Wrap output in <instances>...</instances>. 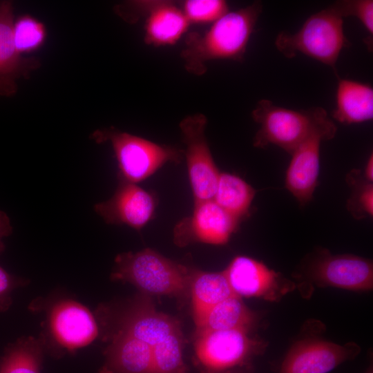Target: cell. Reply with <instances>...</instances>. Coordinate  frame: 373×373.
Instances as JSON below:
<instances>
[{
  "label": "cell",
  "instance_id": "d6a6232c",
  "mask_svg": "<svg viewBox=\"0 0 373 373\" xmlns=\"http://www.w3.org/2000/svg\"><path fill=\"white\" fill-rule=\"evenodd\" d=\"M201 373H205V372H201Z\"/></svg>",
  "mask_w": 373,
  "mask_h": 373
},
{
  "label": "cell",
  "instance_id": "484cf974",
  "mask_svg": "<svg viewBox=\"0 0 373 373\" xmlns=\"http://www.w3.org/2000/svg\"><path fill=\"white\" fill-rule=\"evenodd\" d=\"M180 5L190 24L213 23L229 12L224 0H186Z\"/></svg>",
  "mask_w": 373,
  "mask_h": 373
},
{
  "label": "cell",
  "instance_id": "d6986e66",
  "mask_svg": "<svg viewBox=\"0 0 373 373\" xmlns=\"http://www.w3.org/2000/svg\"><path fill=\"white\" fill-rule=\"evenodd\" d=\"M332 117L345 124H358L373 118V89L369 84L339 79Z\"/></svg>",
  "mask_w": 373,
  "mask_h": 373
},
{
  "label": "cell",
  "instance_id": "83f0119b",
  "mask_svg": "<svg viewBox=\"0 0 373 373\" xmlns=\"http://www.w3.org/2000/svg\"><path fill=\"white\" fill-rule=\"evenodd\" d=\"M333 4L343 18L352 16L361 21L368 34V37L365 39L364 42L369 50L372 51L373 41V1H338Z\"/></svg>",
  "mask_w": 373,
  "mask_h": 373
},
{
  "label": "cell",
  "instance_id": "9c48e42d",
  "mask_svg": "<svg viewBox=\"0 0 373 373\" xmlns=\"http://www.w3.org/2000/svg\"><path fill=\"white\" fill-rule=\"evenodd\" d=\"M360 350L354 343L339 345L321 339H304L289 349L278 373H328L354 359Z\"/></svg>",
  "mask_w": 373,
  "mask_h": 373
},
{
  "label": "cell",
  "instance_id": "6da1fadb",
  "mask_svg": "<svg viewBox=\"0 0 373 373\" xmlns=\"http://www.w3.org/2000/svg\"><path fill=\"white\" fill-rule=\"evenodd\" d=\"M262 11V3L255 1L228 12L203 33L189 32L180 52L185 70L191 75L200 76L207 72V64L209 61L242 62Z\"/></svg>",
  "mask_w": 373,
  "mask_h": 373
},
{
  "label": "cell",
  "instance_id": "5b68a950",
  "mask_svg": "<svg viewBox=\"0 0 373 373\" xmlns=\"http://www.w3.org/2000/svg\"><path fill=\"white\" fill-rule=\"evenodd\" d=\"M97 142L108 141L114 151L122 180L136 184L151 175L168 162H180L183 151L156 144L114 128L96 131Z\"/></svg>",
  "mask_w": 373,
  "mask_h": 373
},
{
  "label": "cell",
  "instance_id": "277c9868",
  "mask_svg": "<svg viewBox=\"0 0 373 373\" xmlns=\"http://www.w3.org/2000/svg\"><path fill=\"white\" fill-rule=\"evenodd\" d=\"M275 45L286 58L303 54L336 71L339 55L350 41L344 32L343 17L332 4L308 17L297 32H280Z\"/></svg>",
  "mask_w": 373,
  "mask_h": 373
},
{
  "label": "cell",
  "instance_id": "f546056e",
  "mask_svg": "<svg viewBox=\"0 0 373 373\" xmlns=\"http://www.w3.org/2000/svg\"><path fill=\"white\" fill-rule=\"evenodd\" d=\"M12 231V227L8 216L5 212L0 211V253H1L5 248L3 238L9 236Z\"/></svg>",
  "mask_w": 373,
  "mask_h": 373
},
{
  "label": "cell",
  "instance_id": "e0dca14e",
  "mask_svg": "<svg viewBox=\"0 0 373 373\" xmlns=\"http://www.w3.org/2000/svg\"><path fill=\"white\" fill-rule=\"evenodd\" d=\"M327 139L314 135L300 144L291 154L286 173V188L302 206L312 198L320 171V148Z\"/></svg>",
  "mask_w": 373,
  "mask_h": 373
},
{
  "label": "cell",
  "instance_id": "52a82bcc",
  "mask_svg": "<svg viewBox=\"0 0 373 373\" xmlns=\"http://www.w3.org/2000/svg\"><path fill=\"white\" fill-rule=\"evenodd\" d=\"M115 10L131 23L145 17L144 41L155 47L174 45L190 26L180 3L176 1H129L116 6Z\"/></svg>",
  "mask_w": 373,
  "mask_h": 373
},
{
  "label": "cell",
  "instance_id": "f1b7e54d",
  "mask_svg": "<svg viewBox=\"0 0 373 373\" xmlns=\"http://www.w3.org/2000/svg\"><path fill=\"white\" fill-rule=\"evenodd\" d=\"M19 280L0 267V305L9 298L12 290L18 285Z\"/></svg>",
  "mask_w": 373,
  "mask_h": 373
},
{
  "label": "cell",
  "instance_id": "7c38bea8",
  "mask_svg": "<svg viewBox=\"0 0 373 373\" xmlns=\"http://www.w3.org/2000/svg\"><path fill=\"white\" fill-rule=\"evenodd\" d=\"M222 271L233 292L240 297L276 301L291 287L278 273L247 256H236Z\"/></svg>",
  "mask_w": 373,
  "mask_h": 373
},
{
  "label": "cell",
  "instance_id": "7a4b0ae2",
  "mask_svg": "<svg viewBox=\"0 0 373 373\" xmlns=\"http://www.w3.org/2000/svg\"><path fill=\"white\" fill-rule=\"evenodd\" d=\"M260 127L253 140L254 146L274 144L291 154L303 142L314 135L332 140L337 128L322 107L293 110L276 106L270 100H260L251 113Z\"/></svg>",
  "mask_w": 373,
  "mask_h": 373
},
{
  "label": "cell",
  "instance_id": "d4e9b609",
  "mask_svg": "<svg viewBox=\"0 0 373 373\" xmlns=\"http://www.w3.org/2000/svg\"><path fill=\"white\" fill-rule=\"evenodd\" d=\"M12 35L16 49L22 55L41 48L47 32L42 22L30 15H24L14 21Z\"/></svg>",
  "mask_w": 373,
  "mask_h": 373
},
{
  "label": "cell",
  "instance_id": "7402d4cb",
  "mask_svg": "<svg viewBox=\"0 0 373 373\" xmlns=\"http://www.w3.org/2000/svg\"><path fill=\"white\" fill-rule=\"evenodd\" d=\"M255 190L240 178L220 173L213 200L231 216L239 220L249 210Z\"/></svg>",
  "mask_w": 373,
  "mask_h": 373
},
{
  "label": "cell",
  "instance_id": "cb8c5ba5",
  "mask_svg": "<svg viewBox=\"0 0 373 373\" xmlns=\"http://www.w3.org/2000/svg\"><path fill=\"white\" fill-rule=\"evenodd\" d=\"M184 339L180 329L152 347L151 373H186L183 358Z\"/></svg>",
  "mask_w": 373,
  "mask_h": 373
},
{
  "label": "cell",
  "instance_id": "4dcf8cb0",
  "mask_svg": "<svg viewBox=\"0 0 373 373\" xmlns=\"http://www.w3.org/2000/svg\"><path fill=\"white\" fill-rule=\"evenodd\" d=\"M373 155L371 153L370 155L365 167V171H364V177L365 179L369 182H372L373 180Z\"/></svg>",
  "mask_w": 373,
  "mask_h": 373
},
{
  "label": "cell",
  "instance_id": "44dd1931",
  "mask_svg": "<svg viewBox=\"0 0 373 373\" xmlns=\"http://www.w3.org/2000/svg\"><path fill=\"white\" fill-rule=\"evenodd\" d=\"M256 321V314L233 295L211 308L195 324V332L244 329L249 331Z\"/></svg>",
  "mask_w": 373,
  "mask_h": 373
},
{
  "label": "cell",
  "instance_id": "3957f363",
  "mask_svg": "<svg viewBox=\"0 0 373 373\" xmlns=\"http://www.w3.org/2000/svg\"><path fill=\"white\" fill-rule=\"evenodd\" d=\"M192 269L149 248L115 259L113 280L130 283L146 295L183 297L189 293Z\"/></svg>",
  "mask_w": 373,
  "mask_h": 373
},
{
  "label": "cell",
  "instance_id": "30bf717a",
  "mask_svg": "<svg viewBox=\"0 0 373 373\" xmlns=\"http://www.w3.org/2000/svg\"><path fill=\"white\" fill-rule=\"evenodd\" d=\"M309 274L321 287L354 291H369L373 287L372 261L352 254L331 255L324 250L312 262Z\"/></svg>",
  "mask_w": 373,
  "mask_h": 373
},
{
  "label": "cell",
  "instance_id": "8fae6325",
  "mask_svg": "<svg viewBox=\"0 0 373 373\" xmlns=\"http://www.w3.org/2000/svg\"><path fill=\"white\" fill-rule=\"evenodd\" d=\"M191 216L180 220L174 229V241L184 246L191 242L212 245L227 243L236 229L238 220L213 200L194 203Z\"/></svg>",
  "mask_w": 373,
  "mask_h": 373
},
{
  "label": "cell",
  "instance_id": "4316f807",
  "mask_svg": "<svg viewBox=\"0 0 373 373\" xmlns=\"http://www.w3.org/2000/svg\"><path fill=\"white\" fill-rule=\"evenodd\" d=\"M358 171L354 170L348 179L353 187L351 197L347 201V209L358 219L373 215V185L358 175Z\"/></svg>",
  "mask_w": 373,
  "mask_h": 373
},
{
  "label": "cell",
  "instance_id": "ba28073f",
  "mask_svg": "<svg viewBox=\"0 0 373 373\" xmlns=\"http://www.w3.org/2000/svg\"><path fill=\"white\" fill-rule=\"evenodd\" d=\"M207 124L204 114L195 113L179 124L195 203L213 200L220 175L206 139Z\"/></svg>",
  "mask_w": 373,
  "mask_h": 373
},
{
  "label": "cell",
  "instance_id": "8992f818",
  "mask_svg": "<svg viewBox=\"0 0 373 373\" xmlns=\"http://www.w3.org/2000/svg\"><path fill=\"white\" fill-rule=\"evenodd\" d=\"M264 348L244 329L195 332V354L205 373H243Z\"/></svg>",
  "mask_w": 373,
  "mask_h": 373
},
{
  "label": "cell",
  "instance_id": "5bb4252c",
  "mask_svg": "<svg viewBox=\"0 0 373 373\" xmlns=\"http://www.w3.org/2000/svg\"><path fill=\"white\" fill-rule=\"evenodd\" d=\"M153 196L134 183L122 180L114 195L95 205V212L108 224L142 228L153 217Z\"/></svg>",
  "mask_w": 373,
  "mask_h": 373
},
{
  "label": "cell",
  "instance_id": "ffe728a7",
  "mask_svg": "<svg viewBox=\"0 0 373 373\" xmlns=\"http://www.w3.org/2000/svg\"><path fill=\"white\" fill-rule=\"evenodd\" d=\"M189 293L195 324L214 305L236 295L223 271L208 272L196 269H192Z\"/></svg>",
  "mask_w": 373,
  "mask_h": 373
},
{
  "label": "cell",
  "instance_id": "ac0fdd59",
  "mask_svg": "<svg viewBox=\"0 0 373 373\" xmlns=\"http://www.w3.org/2000/svg\"><path fill=\"white\" fill-rule=\"evenodd\" d=\"M99 373H151L152 347L118 331L104 352Z\"/></svg>",
  "mask_w": 373,
  "mask_h": 373
},
{
  "label": "cell",
  "instance_id": "1f68e13d",
  "mask_svg": "<svg viewBox=\"0 0 373 373\" xmlns=\"http://www.w3.org/2000/svg\"><path fill=\"white\" fill-rule=\"evenodd\" d=\"M365 373H373V370H372V367H370L367 371L365 372Z\"/></svg>",
  "mask_w": 373,
  "mask_h": 373
},
{
  "label": "cell",
  "instance_id": "9a60e30c",
  "mask_svg": "<svg viewBox=\"0 0 373 373\" xmlns=\"http://www.w3.org/2000/svg\"><path fill=\"white\" fill-rule=\"evenodd\" d=\"M13 6L0 1V97H10L17 90V81L26 77L39 66L33 57L25 58L17 50L12 35Z\"/></svg>",
  "mask_w": 373,
  "mask_h": 373
},
{
  "label": "cell",
  "instance_id": "2e32d148",
  "mask_svg": "<svg viewBox=\"0 0 373 373\" xmlns=\"http://www.w3.org/2000/svg\"><path fill=\"white\" fill-rule=\"evenodd\" d=\"M119 331L136 338L151 347L173 332L181 329L175 318L156 310L145 294L126 312Z\"/></svg>",
  "mask_w": 373,
  "mask_h": 373
},
{
  "label": "cell",
  "instance_id": "4fadbf2b",
  "mask_svg": "<svg viewBox=\"0 0 373 373\" xmlns=\"http://www.w3.org/2000/svg\"><path fill=\"white\" fill-rule=\"evenodd\" d=\"M49 327L58 345L70 352L87 346L98 334L93 314L73 300H62L53 306L49 316Z\"/></svg>",
  "mask_w": 373,
  "mask_h": 373
},
{
  "label": "cell",
  "instance_id": "603a6c76",
  "mask_svg": "<svg viewBox=\"0 0 373 373\" xmlns=\"http://www.w3.org/2000/svg\"><path fill=\"white\" fill-rule=\"evenodd\" d=\"M41 341L23 337L10 345L0 360V373H41L43 361Z\"/></svg>",
  "mask_w": 373,
  "mask_h": 373
}]
</instances>
